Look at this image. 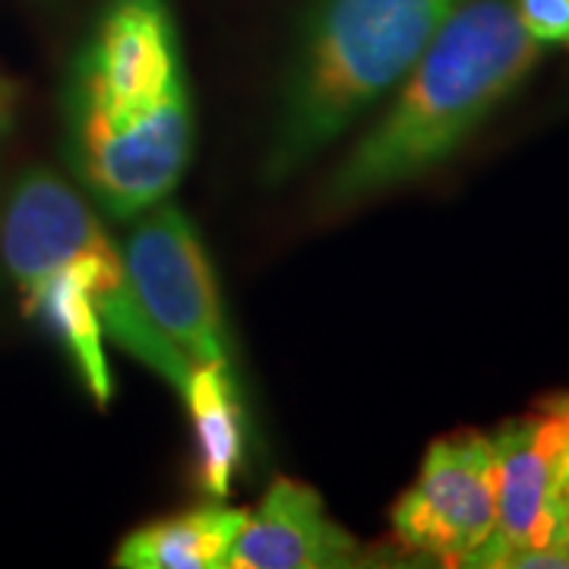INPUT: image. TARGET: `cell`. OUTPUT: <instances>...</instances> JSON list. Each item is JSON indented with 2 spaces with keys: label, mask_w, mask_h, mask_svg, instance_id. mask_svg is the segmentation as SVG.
<instances>
[{
  "label": "cell",
  "mask_w": 569,
  "mask_h": 569,
  "mask_svg": "<svg viewBox=\"0 0 569 569\" xmlns=\"http://www.w3.org/2000/svg\"><path fill=\"white\" fill-rule=\"evenodd\" d=\"M67 159L89 200L133 219L168 200L193 149L181 32L168 0H108L63 92Z\"/></svg>",
  "instance_id": "6da1fadb"
},
{
  "label": "cell",
  "mask_w": 569,
  "mask_h": 569,
  "mask_svg": "<svg viewBox=\"0 0 569 569\" xmlns=\"http://www.w3.org/2000/svg\"><path fill=\"white\" fill-rule=\"evenodd\" d=\"M0 253L26 310L73 358L99 406L114 392L104 336L183 392L193 365L142 313L123 253L73 183L44 168L26 171L3 206Z\"/></svg>",
  "instance_id": "7a4b0ae2"
},
{
  "label": "cell",
  "mask_w": 569,
  "mask_h": 569,
  "mask_svg": "<svg viewBox=\"0 0 569 569\" xmlns=\"http://www.w3.org/2000/svg\"><path fill=\"white\" fill-rule=\"evenodd\" d=\"M541 61L512 0H462L402 77L383 118L329 174V209L361 203L443 164Z\"/></svg>",
  "instance_id": "3957f363"
},
{
  "label": "cell",
  "mask_w": 569,
  "mask_h": 569,
  "mask_svg": "<svg viewBox=\"0 0 569 569\" xmlns=\"http://www.w3.org/2000/svg\"><path fill=\"white\" fill-rule=\"evenodd\" d=\"M462 0H313L266 146V181H284L380 102Z\"/></svg>",
  "instance_id": "277c9868"
},
{
  "label": "cell",
  "mask_w": 569,
  "mask_h": 569,
  "mask_svg": "<svg viewBox=\"0 0 569 569\" xmlns=\"http://www.w3.org/2000/svg\"><path fill=\"white\" fill-rule=\"evenodd\" d=\"M497 529L468 567H569L560 550L563 478L569 466V402L557 392L493 437Z\"/></svg>",
  "instance_id": "5b68a950"
},
{
  "label": "cell",
  "mask_w": 569,
  "mask_h": 569,
  "mask_svg": "<svg viewBox=\"0 0 569 569\" xmlns=\"http://www.w3.org/2000/svg\"><path fill=\"white\" fill-rule=\"evenodd\" d=\"M142 313L190 365L228 361L222 295L193 222L174 203L149 206L123 244Z\"/></svg>",
  "instance_id": "8992f818"
},
{
  "label": "cell",
  "mask_w": 569,
  "mask_h": 569,
  "mask_svg": "<svg viewBox=\"0 0 569 569\" xmlns=\"http://www.w3.org/2000/svg\"><path fill=\"white\" fill-rule=\"evenodd\" d=\"M392 538L418 557L468 567L497 529V452L478 430H456L427 449L411 488L389 512Z\"/></svg>",
  "instance_id": "52a82bcc"
},
{
  "label": "cell",
  "mask_w": 569,
  "mask_h": 569,
  "mask_svg": "<svg viewBox=\"0 0 569 569\" xmlns=\"http://www.w3.org/2000/svg\"><path fill=\"white\" fill-rule=\"evenodd\" d=\"M361 563V545L329 512L320 493L279 478L247 512L224 569H342Z\"/></svg>",
  "instance_id": "ba28073f"
},
{
  "label": "cell",
  "mask_w": 569,
  "mask_h": 569,
  "mask_svg": "<svg viewBox=\"0 0 569 569\" xmlns=\"http://www.w3.org/2000/svg\"><path fill=\"white\" fill-rule=\"evenodd\" d=\"M247 509L197 507L130 531L114 553L123 569H222Z\"/></svg>",
  "instance_id": "9c48e42d"
},
{
  "label": "cell",
  "mask_w": 569,
  "mask_h": 569,
  "mask_svg": "<svg viewBox=\"0 0 569 569\" xmlns=\"http://www.w3.org/2000/svg\"><path fill=\"white\" fill-rule=\"evenodd\" d=\"M197 440V481L209 497H228L244 456V408L228 361L193 365L181 392Z\"/></svg>",
  "instance_id": "30bf717a"
},
{
  "label": "cell",
  "mask_w": 569,
  "mask_h": 569,
  "mask_svg": "<svg viewBox=\"0 0 569 569\" xmlns=\"http://www.w3.org/2000/svg\"><path fill=\"white\" fill-rule=\"evenodd\" d=\"M512 7L538 44L569 48V0H512Z\"/></svg>",
  "instance_id": "8fae6325"
},
{
  "label": "cell",
  "mask_w": 569,
  "mask_h": 569,
  "mask_svg": "<svg viewBox=\"0 0 569 569\" xmlns=\"http://www.w3.org/2000/svg\"><path fill=\"white\" fill-rule=\"evenodd\" d=\"M13 104H17V99H13V86L0 77V133H7L10 123H13Z\"/></svg>",
  "instance_id": "7c38bea8"
},
{
  "label": "cell",
  "mask_w": 569,
  "mask_h": 569,
  "mask_svg": "<svg viewBox=\"0 0 569 569\" xmlns=\"http://www.w3.org/2000/svg\"><path fill=\"white\" fill-rule=\"evenodd\" d=\"M560 550L569 557V507L563 512V526H560Z\"/></svg>",
  "instance_id": "4fadbf2b"
},
{
  "label": "cell",
  "mask_w": 569,
  "mask_h": 569,
  "mask_svg": "<svg viewBox=\"0 0 569 569\" xmlns=\"http://www.w3.org/2000/svg\"><path fill=\"white\" fill-rule=\"evenodd\" d=\"M569 507V466H567V478H563V512Z\"/></svg>",
  "instance_id": "5bb4252c"
},
{
  "label": "cell",
  "mask_w": 569,
  "mask_h": 569,
  "mask_svg": "<svg viewBox=\"0 0 569 569\" xmlns=\"http://www.w3.org/2000/svg\"><path fill=\"white\" fill-rule=\"evenodd\" d=\"M560 396H563V399H567V402H569V392H560Z\"/></svg>",
  "instance_id": "9a60e30c"
}]
</instances>
